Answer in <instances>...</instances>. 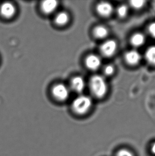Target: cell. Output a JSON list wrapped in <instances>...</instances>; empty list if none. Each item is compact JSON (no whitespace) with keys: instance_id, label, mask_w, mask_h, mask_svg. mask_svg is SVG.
Wrapping results in <instances>:
<instances>
[{"instance_id":"6da1fadb","label":"cell","mask_w":155,"mask_h":156,"mask_svg":"<svg viewBox=\"0 0 155 156\" xmlns=\"http://www.w3.org/2000/svg\"><path fill=\"white\" fill-rule=\"evenodd\" d=\"M89 87L92 95L97 99H103L107 94L108 85L103 76L95 75L90 78Z\"/></svg>"},{"instance_id":"7a4b0ae2","label":"cell","mask_w":155,"mask_h":156,"mask_svg":"<svg viewBox=\"0 0 155 156\" xmlns=\"http://www.w3.org/2000/svg\"><path fill=\"white\" fill-rule=\"evenodd\" d=\"M92 105V100L89 97L81 95L74 100L72 104V108L76 114L83 115L90 110Z\"/></svg>"},{"instance_id":"3957f363","label":"cell","mask_w":155,"mask_h":156,"mask_svg":"<svg viewBox=\"0 0 155 156\" xmlns=\"http://www.w3.org/2000/svg\"><path fill=\"white\" fill-rule=\"evenodd\" d=\"M52 95L55 99L63 101L67 99L70 95V89L66 85L59 83L55 85L52 90Z\"/></svg>"},{"instance_id":"277c9868","label":"cell","mask_w":155,"mask_h":156,"mask_svg":"<svg viewBox=\"0 0 155 156\" xmlns=\"http://www.w3.org/2000/svg\"><path fill=\"white\" fill-rule=\"evenodd\" d=\"M117 43L114 40H108L101 45L100 52L103 57L110 58L115 54L117 49Z\"/></svg>"},{"instance_id":"5b68a950","label":"cell","mask_w":155,"mask_h":156,"mask_svg":"<svg viewBox=\"0 0 155 156\" xmlns=\"http://www.w3.org/2000/svg\"><path fill=\"white\" fill-rule=\"evenodd\" d=\"M96 10L97 13L101 17L107 18L112 15L114 8L111 3L106 1H102L97 4Z\"/></svg>"},{"instance_id":"8992f818","label":"cell","mask_w":155,"mask_h":156,"mask_svg":"<svg viewBox=\"0 0 155 156\" xmlns=\"http://www.w3.org/2000/svg\"><path fill=\"white\" fill-rule=\"evenodd\" d=\"M102 63L101 57L96 54H90L85 59V65L88 69L96 71L99 69Z\"/></svg>"},{"instance_id":"52a82bcc","label":"cell","mask_w":155,"mask_h":156,"mask_svg":"<svg viewBox=\"0 0 155 156\" xmlns=\"http://www.w3.org/2000/svg\"><path fill=\"white\" fill-rule=\"evenodd\" d=\"M124 58L126 63L132 66L138 65L142 59L140 53L136 50H130L126 52Z\"/></svg>"},{"instance_id":"ba28073f","label":"cell","mask_w":155,"mask_h":156,"mask_svg":"<svg viewBox=\"0 0 155 156\" xmlns=\"http://www.w3.org/2000/svg\"><path fill=\"white\" fill-rule=\"evenodd\" d=\"M15 5L10 2H4L0 6V14L5 18H10L15 13Z\"/></svg>"},{"instance_id":"9c48e42d","label":"cell","mask_w":155,"mask_h":156,"mask_svg":"<svg viewBox=\"0 0 155 156\" xmlns=\"http://www.w3.org/2000/svg\"><path fill=\"white\" fill-rule=\"evenodd\" d=\"M71 88L77 93H80L84 91L86 87V82L81 76H76L71 81Z\"/></svg>"},{"instance_id":"30bf717a","label":"cell","mask_w":155,"mask_h":156,"mask_svg":"<svg viewBox=\"0 0 155 156\" xmlns=\"http://www.w3.org/2000/svg\"><path fill=\"white\" fill-rule=\"evenodd\" d=\"M58 2L54 0H47L42 2L41 9L43 12L46 15H50L57 10Z\"/></svg>"},{"instance_id":"8fae6325","label":"cell","mask_w":155,"mask_h":156,"mask_svg":"<svg viewBox=\"0 0 155 156\" xmlns=\"http://www.w3.org/2000/svg\"><path fill=\"white\" fill-rule=\"evenodd\" d=\"M146 41V37L145 35L140 32H137L131 37L130 43L134 48H139L145 44Z\"/></svg>"},{"instance_id":"7c38bea8","label":"cell","mask_w":155,"mask_h":156,"mask_svg":"<svg viewBox=\"0 0 155 156\" xmlns=\"http://www.w3.org/2000/svg\"><path fill=\"white\" fill-rule=\"evenodd\" d=\"M92 34L97 39L102 40L107 37L109 34V30L105 26L97 25L93 29Z\"/></svg>"},{"instance_id":"4fadbf2b","label":"cell","mask_w":155,"mask_h":156,"mask_svg":"<svg viewBox=\"0 0 155 156\" xmlns=\"http://www.w3.org/2000/svg\"><path fill=\"white\" fill-rule=\"evenodd\" d=\"M70 17L66 12H60L55 17V23L58 26H63L67 24L69 21Z\"/></svg>"},{"instance_id":"5bb4252c","label":"cell","mask_w":155,"mask_h":156,"mask_svg":"<svg viewBox=\"0 0 155 156\" xmlns=\"http://www.w3.org/2000/svg\"><path fill=\"white\" fill-rule=\"evenodd\" d=\"M145 57L148 63L155 66V45H152L147 48L145 52Z\"/></svg>"},{"instance_id":"9a60e30c","label":"cell","mask_w":155,"mask_h":156,"mask_svg":"<svg viewBox=\"0 0 155 156\" xmlns=\"http://www.w3.org/2000/svg\"><path fill=\"white\" fill-rule=\"evenodd\" d=\"M128 13L129 8L126 4H121L116 8V14L121 18H126L128 16Z\"/></svg>"},{"instance_id":"2e32d148","label":"cell","mask_w":155,"mask_h":156,"mask_svg":"<svg viewBox=\"0 0 155 156\" xmlns=\"http://www.w3.org/2000/svg\"><path fill=\"white\" fill-rule=\"evenodd\" d=\"M146 1L143 0H133L130 2V6L136 10H140L145 6Z\"/></svg>"},{"instance_id":"e0dca14e","label":"cell","mask_w":155,"mask_h":156,"mask_svg":"<svg viewBox=\"0 0 155 156\" xmlns=\"http://www.w3.org/2000/svg\"><path fill=\"white\" fill-rule=\"evenodd\" d=\"M115 71V67L113 65L108 64L105 66L103 68V73L106 76H111L114 74Z\"/></svg>"},{"instance_id":"ac0fdd59","label":"cell","mask_w":155,"mask_h":156,"mask_svg":"<svg viewBox=\"0 0 155 156\" xmlns=\"http://www.w3.org/2000/svg\"><path fill=\"white\" fill-rule=\"evenodd\" d=\"M147 30L149 35L153 38H155V21L149 24Z\"/></svg>"},{"instance_id":"d6986e66","label":"cell","mask_w":155,"mask_h":156,"mask_svg":"<svg viewBox=\"0 0 155 156\" xmlns=\"http://www.w3.org/2000/svg\"><path fill=\"white\" fill-rule=\"evenodd\" d=\"M116 156H133V155L129 150L123 149L118 151Z\"/></svg>"},{"instance_id":"ffe728a7","label":"cell","mask_w":155,"mask_h":156,"mask_svg":"<svg viewBox=\"0 0 155 156\" xmlns=\"http://www.w3.org/2000/svg\"><path fill=\"white\" fill-rule=\"evenodd\" d=\"M151 152L155 155V142L151 146Z\"/></svg>"}]
</instances>
